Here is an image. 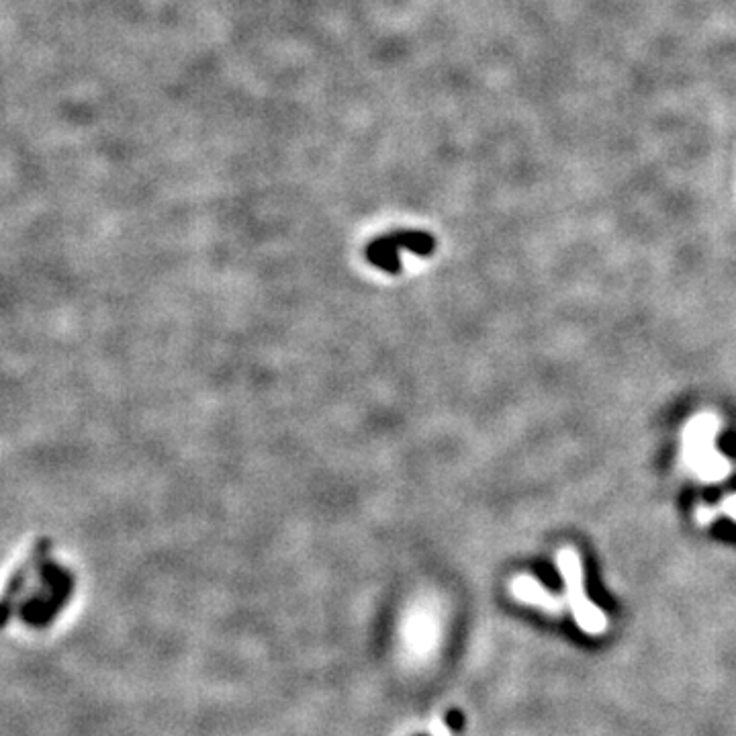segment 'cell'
Returning <instances> with one entry per match:
<instances>
[{"mask_svg":"<svg viewBox=\"0 0 736 736\" xmlns=\"http://www.w3.org/2000/svg\"><path fill=\"white\" fill-rule=\"evenodd\" d=\"M37 571L41 587L37 593L29 597V600H25V604L19 610V616L25 624L43 628L52 624L54 618L66 608L74 589V579L64 567L48 559L39 565Z\"/></svg>","mask_w":736,"mask_h":736,"instance_id":"obj_1","label":"cell"},{"mask_svg":"<svg viewBox=\"0 0 736 736\" xmlns=\"http://www.w3.org/2000/svg\"><path fill=\"white\" fill-rule=\"evenodd\" d=\"M557 561H559V569L563 573V581L567 589V602L575 616L577 626L587 634H604L608 630V618L585 595L583 567H581L579 555L575 550L565 548L559 552Z\"/></svg>","mask_w":736,"mask_h":736,"instance_id":"obj_2","label":"cell"},{"mask_svg":"<svg viewBox=\"0 0 736 736\" xmlns=\"http://www.w3.org/2000/svg\"><path fill=\"white\" fill-rule=\"evenodd\" d=\"M716 420L702 416L685 430V456L687 463L702 479L718 481L728 473V460L714 448Z\"/></svg>","mask_w":736,"mask_h":736,"instance_id":"obj_3","label":"cell"},{"mask_svg":"<svg viewBox=\"0 0 736 736\" xmlns=\"http://www.w3.org/2000/svg\"><path fill=\"white\" fill-rule=\"evenodd\" d=\"M434 238L426 232H393L383 238H377L366 248V258L377 268L385 272H399V252L409 250L418 256H430L434 252Z\"/></svg>","mask_w":736,"mask_h":736,"instance_id":"obj_4","label":"cell"},{"mask_svg":"<svg viewBox=\"0 0 736 736\" xmlns=\"http://www.w3.org/2000/svg\"><path fill=\"white\" fill-rule=\"evenodd\" d=\"M50 548H52V544L48 540H39L31 548V552H29V557L25 559V563L19 569H15V573L11 575V579H9L3 595H0V628H5L9 624V620L13 618L15 608H17V600L21 597V593H23V589H25L31 573L45 559H48Z\"/></svg>","mask_w":736,"mask_h":736,"instance_id":"obj_5","label":"cell"},{"mask_svg":"<svg viewBox=\"0 0 736 736\" xmlns=\"http://www.w3.org/2000/svg\"><path fill=\"white\" fill-rule=\"evenodd\" d=\"M514 595L518 597L520 602L532 604L536 608H542L548 614H561L563 612V600L557 595H552L540 581H536L534 577H518L512 585Z\"/></svg>","mask_w":736,"mask_h":736,"instance_id":"obj_6","label":"cell"},{"mask_svg":"<svg viewBox=\"0 0 736 736\" xmlns=\"http://www.w3.org/2000/svg\"><path fill=\"white\" fill-rule=\"evenodd\" d=\"M722 508H724V512H726L730 518H734V520H736V495H734V497H728V499L724 501Z\"/></svg>","mask_w":736,"mask_h":736,"instance_id":"obj_7","label":"cell"}]
</instances>
